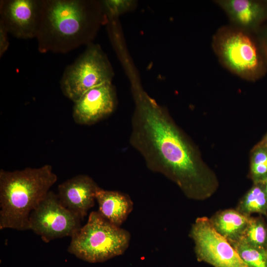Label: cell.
Returning a JSON list of instances; mask_svg holds the SVG:
<instances>
[{"label":"cell","mask_w":267,"mask_h":267,"mask_svg":"<svg viewBox=\"0 0 267 267\" xmlns=\"http://www.w3.org/2000/svg\"><path fill=\"white\" fill-rule=\"evenodd\" d=\"M98 213L111 223L120 227L133 209L134 203L127 194L99 188L96 193Z\"/></svg>","instance_id":"cell-13"},{"label":"cell","mask_w":267,"mask_h":267,"mask_svg":"<svg viewBox=\"0 0 267 267\" xmlns=\"http://www.w3.org/2000/svg\"><path fill=\"white\" fill-rule=\"evenodd\" d=\"M267 63V22L255 34Z\"/></svg>","instance_id":"cell-20"},{"label":"cell","mask_w":267,"mask_h":267,"mask_svg":"<svg viewBox=\"0 0 267 267\" xmlns=\"http://www.w3.org/2000/svg\"><path fill=\"white\" fill-rule=\"evenodd\" d=\"M262 145L267 147V135L266 137L265 140L264 141V143Z\"/></svg>","instance_id":"cell-23"},{"label":"cell","mask_w":267,"mask_h":267,"mask_svg":"<svg viewBox=\"0 0 267 267\" xmlns=\"http://www.w3.org/2000/svg\"><path fill=\"white\" fill-rule=\"evenodd\" d=\"M250 170L254 183L263 182L267 179V147L261 145L254 150Z\"/></svg>","instance_id":"cell-18"},{"label":"cell","mask_w":267,"mask_h":267,"mask_svg":"<svg viewBox=\"0 0 267 267\" xmlns=\"http://www.w3.org/2000/svg\"><path fill=\"white\" fill-rule=\"evenodd\" d=\"M236 210L247 216L255 213L267 216V196L264 182L254 183L241 199Z\"/></svg>","instance_id":"cell-15"},{"label":"cell","mask_w":267,"mask_h":267,"mask_svg":"<svg viewBox=\"0 0 267 267\" xmlns=\"http://www.w3.org/2000/svg\"><path fill=\"white\" fill-rule=\"evenodd\" d=\"M130 240L128 230L92 211L87 223L71 237L68 251L84 261L102 263L123 254Z\"/></svg>","instance_id":"cell-5"},{"label":"cell","mask_w":267,"mask_h":267,"mask_svg":"<svg viewBox=\"0 0 267 267\" xmlns=\"http://www.w3.org/2000/svg\"><path fill=\"white\" fill-rule=\"evenodd\" d=\"M103 15L112 19L129 10L133 1L129 0H104L100 2Z\"/></svg>","instance_id":"cell-19"},{"label":"cell","mask_w":267,"mask_h":267,"mask_svg":"<svg viewBox=\"0 0 267 267\" xmlns=\"http://www.w3.org/2000/svg\"><path fill=\"white\" fill-rule=\"evenodd\" d=\"M130 142L146 166L175 182L185 195L195 200L209 197L217 186L189 140L167 111L137 86Z\"/></svg>","instance_id":"cell-1"},{"label":"cell","mask_w":267,"mask_h":267,"mask_svg":"<svg viewBox=\"0 0 267 267\" xmlns=\"http://www.w3.org/2000/svg\"><path fill=\"white\" fill-rule=\"evenodd\" d=\"M113 72L100 46L90 44L71 64L60 80L63 94L73 102L89 90L111 83Z\"/></svg>","instance_id":"cell-6"},{"label":"cell","mask_w":267,"mask_h":267,"mask_svg":"<svg viewBox=\"0 0 267 267\" xmlns=\"http://www.w3.org/2000/svg\"><path fill=\"white\" fill-rule=\"evenodd\" d=\"M190 236L198 261L213 267H248L228 241L214 229L210 219L198 218L192 225Z\"/></svg>","instance_id":"cell-8"},{"label":"cell","mask_w":267,"mask_h":267,"mask_svg":"<svg viewBox=\"0 0 267 267\" xmlns=\"http://www.w3.org/2000/svg\"><path fill=\"white\" fill-rule=\"evenodd\" d=\"M73 118L80 125H90L110 115L116 105V94L111 83L93 88L74 102Z\"/></svg>","instance_id":"cell-10"},{"label":"cell","mask_w":267,"mask_h":267,"mask_svg":"<svg viewBox=\"0 0 267 267\" xmlns=\"http://www.w3.org/2000/svg\"><path fill=\"white\" fill-rule=\"evenodd\" d=\"M266 218H267V216H266Z\"/></svg>","instance_id":"cell-24"},{"label":"cell","mask_w":267,"mask_h":267,"mask_svg":"<svg viewBox=\"0 0 267 267\" xmlns=\"http://www.w3.org/2000/svg\"><path fill=\"white\" fill-rule=\"evenodd\" d=\"M231 26L256 34L267 22V0H216Z\"/></svg>","instance_id":"cell-12"},{"label":"cell","mask_w":267,"mask_h":267,"mask_svg":"<svg viewBox=\"0 0 267 267\" xmlns=\"http://www.w3.org/2000/svg\"><path fill=\"white\" fill-rule=\"evenodd\" d=\"M100 2L85 0H43L36 38L42 53H66L88 45L101 20Z\"/></svg>","instance_id":"cell-2"},{"label":"cell","mask_w":267,"mask_h":267,"mask_svg":"<svg viewBox=\"0 0 267 267\" xmlns=\"http://www.w3.org/2000/svg\"><path fill=\"white\" fill-rule=\"evenodd\" d=\"M250 217L241 214L236 209H227L216 214L210 221L217 232L228 242H232L241 239Z\"/></svg>","instance_id":"cell-14"},{"label":"cell","mask_w":267,"mask_h":267,"mask_svg":"<svg viewBox=\"0 0 267 267\" xmlns=\"http://www.w3.org/2000/svg\"><path fill=\"white\" fill-rule=\"evenodd\" d=\"M212 46L219 61L240 78L256 81L267 72V63L255 34L231 25L219 28Z\"/></svg>","instance_id":"cell-4"},{"label":"cell","mask_w":267,"mask_h":267,"mask_svg":"<svg viewBox=\"0 0 267 267\" xmlns=\"http://www.w3.org/2000/svg\"><path fill=\"white\" fill-rule=\"evenodd\" d=\"M52 166L0 170V229H29V216L56 182Z\"/></svg>","instance_id":"cell-3"},{"label":"cell","mask_w":267,"mask_h":267,"mask_svg":"<svg viewBox=\"0 0 267 267\" xmlns=\"http://www.w3.org/2000/svg\"><path fill=\"white\" fill-rule=\"evenodd\" d=\"M229 242L248 267H267V249L250 245L242 240Z\"/></svg>","instance_id":"cell-16"},{"label":"cell","mask_w":267,"mask_h":267,"mask_svg":"<svg viewBox=\"0 0 267 267\" xmlns=\"http://www.w3.org/2000/svg\"><path fill=\"white\" fill-rule=\"evenodd\" d=\"M43 8V0H2L0 21L8 33L17 39L36 38Z\"/></svg>","instance_id":"cell-9"},{"label":"cell","mask_w":267,"mask_h":267,"mask_svg":"<svg viewBox=\"0 0 267 267\" xmlns=\"http://www.w3.org/2000/svg\"><path fill=\"white\" fill-rule=\"evenodd\" d=\"M240 240L250 245L267 249V222L261 216H251Z\"/></svg>","instance_id":"cell-17"},{"label":"cell","mask_w":267,"mask_h":267,"mask_svg":"<svg viewBox=\"0 0 267 267\" xmlns=\"http://www.w3.org/2000/svg\"><path fill=\"white\" fill-rule=\"evenodd\" d=\"M29 229L46 243L72 237L82 227L81 220L60 202L57 194L49 191L29 216Z\"/></svg>","instance_id":"cell-7"},{"label":"cell","mask_w":267,"mask_h":267,"mask_svg":"<svg viewBox=\"0 0 267 267\" xmlns=\"http://www.w3.org/2000/svg\"><path fill=\"white\" fill-rule=\"evenodd\" d=\"M264 185H265V189H266V194H267V179L266 180H265L264 182Z\"/></svg>","instance_id":"cell-22"},{"label":"cell","mask_w":267,"mask_h":267,"mask_svg":"<svg viewBox=\"0 0 267 267\" xmlns=\"http://www.w3.org/2000/svg\"><path fill=\"white\" fill-rule=\"evenodd\" d=\"M8 34H9L3 23L0 21V58H1L7 50L9 42Z\"/></svg>","instance_id":"cell-21"},{"label":"cell","mask_w":267,"mask_h":267,"mask_svg":"<svg viewBox=\"0 0 267 267\" xmlns=\"http://www.w3.org/2000/svg\"><path fill=\"white\" fill-rule=\"evenodd\" d=\"M99 188L91 177L81 174L60 183L57 195L63 206L83 221L94 206Z\"/></svg>","instance_id":"cell-11"}]
</instances>
